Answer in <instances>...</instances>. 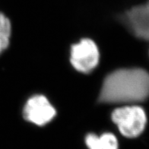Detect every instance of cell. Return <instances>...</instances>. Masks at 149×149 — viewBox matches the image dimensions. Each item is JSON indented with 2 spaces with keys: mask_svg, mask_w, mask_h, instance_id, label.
Instances as JSON below:
<instances>
[{
  "mask_svg": "<svg viewBox=\"0 0 149 149\" xmlns=\"http://www.w3.org/2000/svg\"><path fill=\"white\" fill-rule=\"evenodd\" d=\"M55 115L56 110L43 95H36L30 98L24 109L25 120L40 126L49 123Z\"/></svg>",
  "mask_w": 149,
  "mask_h": 149,
  "instance_id": "277c9868",
  "label": "cell"
},
{
  "mask_svg": "<svg viewBox=\"0 0 149 149\" xmlns=\"http://www.w3.org/2000/svg\"><path fill=\"white\" fill-rule=\"evenodd\" d=\"M149 97V74L141 69H123L108 74L99 100L105 104L143 101Z\"/></svg>",
  "mask_w": 149,
  "mask_h": 149,
  "instance_id": "6da1fadb",
  "label": "cell"
},
{
  "mask_svg": "<svg viewBox=\"0 0 149 149\" xmlns=\"http://www.w3.org/2000/svg\"><path fill=\"white\" fill-rule=\"evenodd\" d=\"M11 34V23L8 18L0 12V54L9 44Z\"/></svg>",
  "mask_w": 149,
  "mask_h": 149,
  "instance_id": "52a82bcc",
  "label": "cell"
},
{
  "mask_svg": "<svg viewBox=\"0 0 149 149\" xmlns=\"http://www.w3.org/2000/svg\"><path fill=\"white\" fill-rule=\"evenodd\" d=\"M125 23L136 37L149 40V1L145 5L135 6L125 15Z\"/></svg>",
  "mask_w": 149,
  "mask_h": 149,
  "instance_id": "5b68a950",
  "label": "cell"
},
{
  "mask_svg": "<svg viewBox=\"0 0 149 149\" xmlns=\"http://www.w3.org/2000/svg\"><path fill=\"white\" fill-rule=\"evenodd\" d=\"M112 120L123 136L135 139L145 130L147 117L144 110L140 107L126 106L114 110L112 113Z\"/></svg>",
  "mask_w": 149,
  "mask_h": 149,
  "instance_id": "7a4b0ae2",
  "label": "cell"
},
{
  "mask_svg": "<svg viewBox=\"0 0 149 149\" xmlns=\"http://www.w3.org/2000/svg\"><path fill=\"white\" fill-rule=\"evenodd\" d=\"M99 56L97 47L90 39H82L71 48V63L81 72H91L97 65Z\"/></svg>",
  "mask_w": 149,
  "mask_h": 149,
  "instance_id": "3957f363",
  "label": "cell"
},
{
  "mask_svg": "<svg viewBox=\"0 0 149 149\" xmlns=\"http://www.w3.org/2000/svg\"><path fill=\"white\" fill-rule=\"evenodd\" d=\"M85 144L88 149H119L117 138L110 132L100 135L88 134L85 137Z\"/></svg>",
  "mask_w": 149,
  "mask_h": 149,
  "instance_id": "8992f818",
  "label": "cell"
}]
</instances>
